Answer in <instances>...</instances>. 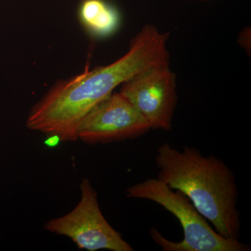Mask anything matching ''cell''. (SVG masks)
<instances>
[{
    "mask_svg": "<svg viewBox=\"0 0 251 251\" xmlns=\"http://www.w3.org/2000/svg\"><path fill=\"white\" fill-rule=\"evenodd\" d=\"M169 37V33L145 25L130 41L126 53L115 62L52 86L31 108L27 128L59 141H76L86 115L118 86L150 68L170 64Z\"/></svg>",
    "mask_w": 251,
    "mask_h": 251,
    "instance_id": "cell-1",
    "label": "cell"
},
{
    "mask_svg": "<svg viewBox=\"0 0 251 251\" xmlns=\"http://www.w3.org/2000/svg\"><path fill=\"white\" fill-rule=\"evenodd\" d=\"M155 163L156 179L186 195L222 237L239 239V191L233 171L223 160L204 156L195 147L180 150L166 143L157 148Z\"/></svg>",
    "mask_w": 251,
    "mask_h": 251,
    "instance_id": "cell-2",
    "label": "cell"
},
{
    "mask_svg": "<svg viewBox=\"0 0 251 251\" xmlns=\"http://www.w3.org/2000/svg\"><path fill=\"white\" fill-rule=\"evenodd\" d=\"M126 196L156 202L179 221L184 232V238L179 242L166 239L156 228L150 229L151 239L163 251H251L248 244L239 239H227L216 232L186 195L172 189L156 178L130 186Z\"/></svg>",
    "mask_w": 251,
    "mask_h": 251,
    "instance_id": "cell-3",
    "label": "cell"
},
{
    "mask_svg": "<svg viewBox=\"0 0 251 251\" xmlns=\"http://www.w3.org/2000/svg\"><path fill=\"white\" fill-rule=\"evenodd\" d=\"M80 189V200L76 206L65 215L49 220L44 226L46 230L70 238L79 249L134 251L104 217L99 206L98 193L90 179L83 178Z\"/></svg>",
    "mask_w": 251,
    "mask_h": 251,
    "instance_id": "cell-4",
    "label": "cell"
},
{
    "mask_svg": "<svg viewBox=\"0 0 251 251\" xmlns=\"http://www.w3.org/2000/svg\"><path fill=\"white\" fill-rule=\"evenodd\" d=\"M121 93L148 122L151 129L170 131L177 105L176 75L170 64L155 66L121 85Z\"/></svg>",
    "mask_w": 251,
    "mask_h": 251,
    "instance_id": "cell-5",
    "label": "cell"
},
{
    "mask_svg": "<svg viewBox=\"0 0 251 251\" xmlns=\"http://www.w3.org/2000/svg\"><path fill=\"white\" fill-rule=\"evenodd\" d=\"M151 127L120 92H112L83 119L77 140L89 145L118 143L146 134Z\"/></svg>",
    "mask_w": 251,
    "mask_h": 251,
    "instance_id": "cell-6",
    "label": "cell"
},
{
    "mask_svg": "<svg viewBox=\"0 0 251 251\" xmlns=\"http://www.w3.org/2000/svg\"><path fill=\"white\" fill-rule=\"evenodd\" d=\"M78 17L86 31L96 38L111 36L120 25V13L105 0H83Z\"/></svg>",
    "mask_w": 251,
    "mask_h": 251,
    "instance_id": "cell-7",
    "label": "cell"
},
{
    "mask_svg": "<svg viewBox=\"0 0 251 251\" xmlns=\"http://www.w3.org/2000/svg\"><path fill=\"white\" fill-rule=\"evenodd\" d=\"M251 30L250 27L244 28L239 34L238 43L248 54L251 51Z\"/></svg>",
    "mask_w": 251,
    "mask_h": 251,
    "instance_id": "cell-8",
    "label": "cell"
},
{
    "mask_svg": "<svg viewBox=\"0 0 251 251\" xmlns=\"http://www.w3.org/2000/svg\"><path fill=\"white\" fill-rule=\"evenodd\" d=\"M203 1H211V0H203Z\"/></svg>",
    "mask_w": 251,
    "mask_h": 251,
    "instance_id": "cell-9",
    "label": "cell"
}]
</instances>
